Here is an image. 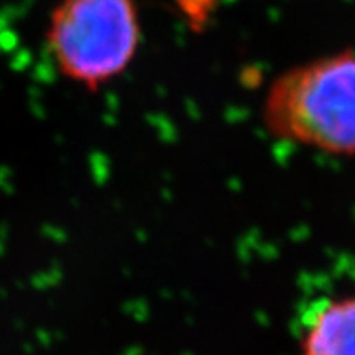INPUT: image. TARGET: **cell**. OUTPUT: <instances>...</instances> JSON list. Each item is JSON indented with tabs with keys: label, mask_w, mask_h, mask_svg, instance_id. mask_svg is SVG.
<instances>
[{
	"label": "cell",
	"mask_w": 355,
	"mask_h": 355,
	"mask_svg": "<svg viewBox=\"0 0 355 355\" xmlns=\"http://www.w3.org/2000/svg\"><path fill=\"white\" fill-rule=\"evenodd\" d=\"M261 120L276 140L355 156V53L326 54L283 71L263 97Z\"/></svg>",
	"instance_id": "1"
},
{
	"label": "cell",
	"mask_w": 355,
	"mask_h": 355,
	"mask_svg": "<svg viewBox=\"0 0 355 355\" xmlns=\"http://www.w3.org/2000/svg\"><path fill=\"white\" fill-rule=\"evenodd\" d=\"M140 44L136 0H59L45 28L57 71L91 93L122 77Z\"/></svg>",
	"instance_id": "2"
},
{
	"label": "cell",
	"mask_w": 355,
	"mask_h": 355,
	"mask_svg": "<svg viewBox=\"0 0 355 355\" xmlns=\"http://www.w3.org/2000/svg\"><path fill=\"white\" fill-rule=\"evenodd\" d=\"M301 355H355V294L330 299L314 312Z\"/></svg>",
	"instance_id": "3"
},
{
	"label": "cell",
	"mask_w": 355,
	"mask_h": 355,
	"mask_svg": "<svg viewBox=\"0 0 355 355\" xmlns=\"http://www.w3.org/2000/svg\"><path fill=\"white\" fill-rule=\"evenodd\" d=\"M176 4L187 20L198 26L203 24L214 10V0H176Z\"/></svg>",
	"instance_id": "4"
}]
</instances>
